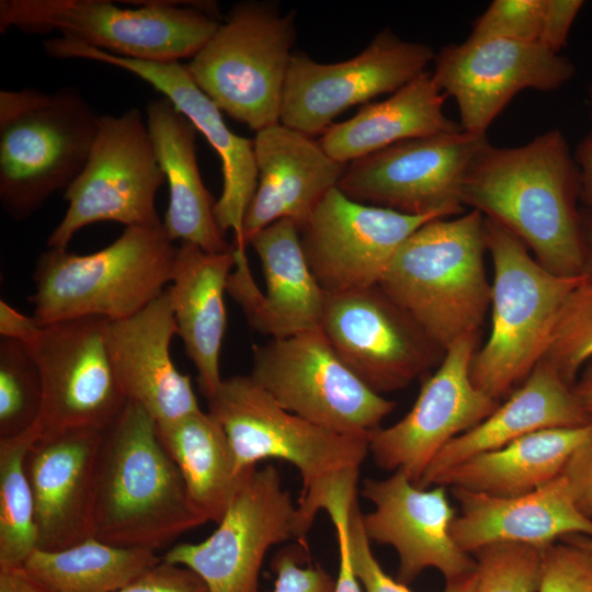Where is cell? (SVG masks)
Returning <instances> with one entry per match:
<instances>
[{
    "mask_svg": "<svg viewBox=\"0 0 592 592\" xmlns=\"http://www.w3.org/2000/svg\"><path fill=\"white\" fill-rule=\"evenodd\" d=\"M561 475L579 510L592 519V434L574 451Z\"/></svg>",
    "mask_w": 592,
    "mask_h": 592,
    "instance_id": "obj_45",
    "label": "cell"
},
{
    "mask_svg": "<svg viewBox=\"0 0 592 592\" xmlns=\"http://www.w3.org/2000/svg\"><path fill=\"white\" fill-rule=\"evenodd\" d=\"M117 592H209L191 569L161 559Z\"/></svg>",
    "mask_w": 592,
    "mask_h": 592,
    "instance_id": "obj_42",
    "label": "cell"
},
{
    "mask_svg": "<svg viewBox=\"0 0 592 592\" xmlns=\"http://www.w3.org/2000/svg\"><path fill=\"white\" fill-rule=\"evenodd\" d=\"M559 540L571 543L581 549H583L585 553H588L592 558V537L583 534H570L567 536H563Z\"/></svg>",
    "mask_w": 592,
    "mask_h": 592,
    "instance_id": "obj_51",
    "label": "cell"
},
{
    "mask_svg": "<svg viewBox=\"0 0 592 592\" xmlns=\"http://www.w3.org/2000/svg\"><path fill=\"white\" fill-rule=\"evenodd\" d=\"M146 123L158 163L169 186L163 227L172 239L206 252L232 250L217 227L214 204L198 170L196 128L164 96L146 105Z\"/></svg>",
    "mask_w": 592,
    "mask_h": 592,
    "instance_id": "obj_29",
    "label": "cell"
},
{
    "mask_svg": "<svg viewBox=\"0 0 592 592\" xmlns=\"http://www.w3.org/2000/svg\"><path fill=\"white\" fill-rule=\"evenodd\" d=\"M592 423L573 388L540 361L527 378L482 422L447 443L432 459L419 482L430 488L446 469L494 451L533 432Z\"/></svg>",
    "mask_w": 592,
    "mask_h": 592,
    "instance_id": "obj_27",
    "label": "cell"
},
{
    "mask_svg": "<svg viewBox=\"0 0 592 592\" xmlns=\"http://www.w3.org/2000/svg\"><path fill=\"white\" fill-rule=\"evenodd\" d=\"M433 62V81L455 99L460 127L476 135H486L522 90L554 91L574 73L568 58L538 42L499 38L449 44L435 54Z\"/></svg>",
    "mask_w": 592,
    "mask_h": 592,
    "instance_id": "obj_19",
    "label": "cell"
},
{
    "mask_svg": "<svg viewBox=\"0 0 592 592\" xmlns=\"http://www.w3.org/2000/svg\"><path fill=\"white\" fill-rule=\"evenodd\" d=\"M451 490L459 505L451 535L468 554L497 543L543 549L570 534L592 537V519L579 510L562 475L532 492L509 498Z\"/></svg>",
    "mask_w": 592,
    "mask_h": 592,
    "instance_id": "obj_26",
    "label": "cell"
},
{
    "mask_svg": "<svg viewBox=\"0 0 592 592\" xmlns=\"http://www.w3.org/2000/svg\"><path fill=\"white\" fill-rule=\"evenodd\" d=\"M431 46L379 31L356 56L323 64L303 52L291 58L281 109V123L306 135L322 134L351 106L395 93L425 72L434 60Z\"/></svg>",
    "mask_w": 592,
    "mask_h": 592,
    "instance_id": "obj_14",
    "label": "cell"
},
{
    "mask_svg": "<svg viewBox=\"0 0 592 592\" xmlns=\"http://www.w3.org/2000/svg\"><path fill=\"white\" fill-rule=\"evenodd\" d=\"M355 499L357 497L338 501L327 510L335 528L339 546V570L333 592H365L354 571L349 544V514Z\"/></svg>",
    "mask_w": 592,
    "mask_h": 592,
    "instance_id": "obj_44",
    "label": "cell"
},
{
    "mask_svg": "<svg viewBox=\"0 0 592 592\" xmlns=\"http://www.w3.org/2000/svg\"><path fill=\"white\" fill-rule=\"evenodd\" d=\"M320 329L344 364L382 396L406 388L445 354L378 285L326 294Z\"/></svg>",
    "mask_w": 592,
    "mask_h": 592,
    "instance_id": "obj_15",
    "label": "cell"
},
{
    "mask_svg": "<svg viewBox=\"0 0 592 592\" xmlns=\"http://www.w3.org/2000/svg\"><path fill=\"white\" fill-rule=\"evenodd\" d=\"M591 434L592 423L533 432L446 469L432 487L503 498L522 496L560 476L571 455Z\"/></svg>",
    "mask_w": 592,
    "mask_h": 592,
    "instance_id": "obj_31",
    "label": "cell"
},
{
    "mask_svg": "<svg viewBox=\"0 0 592 592\" xmlns=\"http://www.w3.org/2000/svg\"><path fill=\"white\" fill-rule=\"evenodd\" d=\"M592 360V285L582 281L567 298L542 361L573 387Z\"/></svg>",
    "mask_w": 592,
    "mask_h": 592,
    "instance_id": "obj_36",
    "label": "cell"
},
{
    "mask_svg": "<svg viewBox=\"0 0 592 592\" xmlns=\"http://www.w3.org/2000/svg\"><path fill=\"white\" fill-rule=\"evenodd\" d=\"M572 388L582 408L592 418V360L582 368Z\"/></svg>",
    "mask_w": 592,
    "mask_h": 592,
    "instance_id": "obj_50",
    "label": "cell"
},
{
    "mask_svg": "<svg viewBox=\"0 0 592 592\" xmlns=\"http://www.w3.org/2000/svg\"><path fill=\"white\" fill-rule=\"evenodd\" d=\"M43 398L37 362L24 343L0 339V437L23 433L38 419Z\"/></svg>",
    "mask_w": 592,
    "mask_h": 592,
    "instance_id": "obj_35",
    "label": "cell"
},
{
    "mask_svg": "<svg viewBox=\"0 0 592 592\" xmlns=\"http://www.w3.org/2000/svg\"><path fill=\"white\" fill-rule=\"evenodd\" d=\"M163 226L125 227L110 246L79 255L48 248L38 257L30 297L39 326L81 317H130L171 283L178 247Z\"/></svg>",
    "mask_w": 592,
    "mask_h": 592,
    "instance_id": "obj_5",
    "label": "cell"
},
{
    "mask_svg": "<svg viewBox=\"0 0 592 592\" xmlns=\"http://www.w3.org/2000/svg\"><path fill=\"white\" fill-rule=\"evenodd\" d=\"M103 431L41 435L25 468L35 505L37 549L60 550L94 536L96 460Z\"/></svg>",
    "mask_w": 592,
    "mask_h": 592,
    "instance_id": "obj_23",
    "label": "cell"
},
{
    "mask_svg": "<svg viewBox=\"0 0 592 592\" xmlns=\"http://www.w3.org/2000/svg\"><path fill=\"white\" fill-rule=\"evenodd\" d=\"M100 115L72 87L0 91V203L16 220L66 190L83 169Z\"/></svg>",
    "mask_w": 592,
    "mask_h": 592,
    "instance_id": "obj_7",
    "label": "cell"
},
{
    "mask_svg": "<svg viewBox=\"0 0 592 592\" xmlns=\"http://www.w3.org/2000/svg\"><path fill=\"white\" fill-rule=\"evenodd\" d=\"M107 321L81 317L41 326L27 345L42 377L41 435L104 431L127 403L107 351Z\"/></svg>",
    "mask_w": 592,
    "mask_h": 592,
    "instance_id": "obj_16",
    "label": "cell"
},
{
    "mask_svg": "<svg viewBox=\"0 0 592 592\" xmlns=\"http://www.w3.org/2000/svg\"><path fill=\"white\" fill-rule=\"evenodd\" d=\"M207 401L208 412L227 435L238 471L270 458L297 468L303 482L296 502L303 538L332 499L357 491L369 437L340 434L285 410L249 375L223 379Z\"/></svg>",
    "mask_w": 592,
    "mask_h": 592,
    "instance_id": "obj_3",
    "label": "cell"
},
{
    "mask_svg": "<svg viewBox=\"0 0 592 592\" xmlns=\"http://www.w3.org/2000/svg\"><path fill=\"white\" fill-rule=\"evenodd\" d=\"M235 247L210 253L191 242L178 247L167 287L177 335L192 361L201 394L208 399L220 386L219 355L226 332L225 293L235 267Z\"/></svg>",
    "mask_w": 592,
    "mask_h": 592,
    "instance_id": "obj_28",
    "label": "cell"
},
{
    "mask_svg": "<svg viewBox=\"0 0 592 592\" xmlns=\"http://www.w3.org/2000/svg\"><path fill=\"white\" fill-rule=\"evenodd\" d=\"M265 282L255 284L246 249L236 248L227 293L241 307L249 326L271 339H284L320 328L326 294L305 259L296 224L283 218L250 240Z\"/></svg>",
    "mask_w": 592,
    "mask_h": 592,
    "instance_id": "obj_22",
    "label": "cell"
},
{
    "mask_svg": "<svg viewBox=\"0 0 592 592\" xmlns=\"http://www.w3.org/2000/svg\"><path fill=\"white\" fill-rule=\"evenodd\" d=\"M477 562L475 592H537L540 549L517 543H497L470 554Z\"/></svg>",
    "mask_w": 592,
    "mask_h": 592,
    "instance_id": "obj_37",
    "label": "cell"
},
{
    "mask_svg": "<svg viewBox=\"0 0 592 592\" xmlns=\"http://www.w3.org/2000/svg\"><path fill=\"white\" fill-rule=\"evenodd\" d=\"M295 41L294 12L283 15L276 3L242 1L186 67L221 112L257 133L281 123Z\"/></svg>",
    "mask_w": 592,
    "mask_h": 592,
    "instance_id": "obj_9",
    "label": "cell"
},
{
    "mask_svg": "<svg viewBox=\"0 0 592 592\" xmlns=\"http://www.w3.org/2000/svg\"><path fill=\"white\" fill-rule=\"evenodd\" d=\"M487 250L478 210L435 218L401 244L378 286L445 352L483 323L492 291Z\"/></svg>",
    "mask_w": 592,
    "mask_h": 592,
    "instance_id": "obj_4",
    "label": "cell"
},
{
    "mask_svg": "<svg viewBox=\"0 0 592 592\" xmlns=\"http://www.w3.org/2000/svg\"><path fill=\"white\" fill-rule=\"evenodd\" d=\"M164 181L140 110L100 116L89 158L65 190L68 207L49 235L47 247L67 249L81 228L100 221L125 227L163 226L156 196Z\"/></svg>",
    "mask_w": 592,
    "mask_h": 592,
    "instance_id": "obj_11",
    "label": "cell"
},
{
    "mask_svg": "<svg viewBox=\"0 0 592 592\" xmlns=\"http://www.w3.org/2000/svg\"><path fill=\"white\" fill-rule=\"evenodd\" d=\"M544 0H494L473 23L467 39L538 42Z\"/></svg>",
    "mask_w": 592,
    "mask_h": 592,
    "instance_id": "obj_38",
    "label": "cell"
},
{
    "mask_svg": "<svg viewBox=\"0 0 592 592\" xmlns=\"http://www.w3.org/2000/svg\"><path fill=\"white\" fill-rule=\"evenodd\" d=\"M41 326L33 317H27L10 306L3 299L0 300V335L32 344L41 331Z\"/></svg>",
    "mask_w": 592,
    "mask_h": 592,
    "instance_id": "obj_46",
    "label": "cell"
},
{
    "mask_svg": "<svg viewBox=\"0 0 592 592\" xmlns=\"http://www.w3.org/2000/svg\"><path fill=\"white\" fill-rule=\"evenodd\" d=\"M175 334L167 288L137 314L106 326L107 351L124 397L156 423L201 410L191 377L172 361L170 345Z\"/></svg>",
    "mask_w": 592,
    "mask_h": 592,
    "instance_id": "obj_24",
    "label": "cell"
},
{
    "mask_svg": "<svg viewBox=\"0 0 592 592\" xmlns=\"http://www.w3.org/2000/svg\"><path fill=\"white\" fill-rule=\"evenodd\" d=\"M581 230L583 244V261L581 277L592 285V210L585 209L581 213Z\"/></svg>",
    "mask_w": 592,
    "mask_h": 592,
    "instance_id": "obj_49",
    "label": "cell"
},
{
    "mask_svg": "<svg viewBox=\"0 0 592 592\" xmlns=\"http://www.w3.org/2000/svg\"><path fill=\"white\" fill-rule=\"evenodd\" d=\"M435 218L363 204L334 187L299 229L300 244L325 294L367 288L379 284L401 244Z\"/></svg>",
    "mask_w": 592,
    "mask_h": 592,
    "instance_id": "obj_18",
    "label": "cell"
},
{
    "mask_svg": "<svg viewBox=\"0 0 592 592\" xmlns=\"http://www.w3.org/2000/svg\"><path fill=\"white\" fill-rule=\"evenodd\" d=\"M140 3L129 9L105 0H1L0 32H56L116 56L173 62L192 58L220 24L213 4Z\"/></svg>",
    "mask_w": 592,
    "mask_h": 592,
    "instance_id": "obj_8",
    "label": "cell"
},
{
    "mask_svg": "<svg viewBox=\"0 0 592 592\" xmlns=\"http://www.w3.org/2000/svg\"><path fill=\"white\" fill-rule=\"evenodd\" d=\"M580 175L559 130L525 145L488 144L471 163L460 202L516 236L536 261L559 276H581Z\"/></svg>",
    "mask_w": 592,
    "mask_h": 592,
    "instance_id": "obj_1",
    "label": "cell"
},
{
    "mask_svg": "<svg viewBox=\"0 0 592 592\" xmlns=\"http://www.w3.org/2000/svg\"><path fill=\"white\" fill-rule=\"evenodd\" d=\"M592 121V86L589 90ZM574 160L580 175V200L587 209L592 210V127L577 147Z\"/></svg>",
    "mask_w": 592,
    "mask_h": 592,
    "instance_id": "obj_47",
    "label": "cell"
},
{
    "mask_svg": "<svg viewBox=\"0 0 592 592\" xmlns=\"http://www.w3.org/2000/svg\"><path fill=\"white\" fill-rule=\"evenodd\" d=\"M0 592H52L23 567L0 569Z\"/></svg>",
    "mask_w": 592,
    "mask_h": 592,
    "instance_id": "obj_48",
    "label": "cell"
},
{
    "mask_svg": "<svg viewBox=\"0 0 592 592\" xmlns=\"http://www.w3.org/2000/svg\"><path fill=\"white\" fill-rule=\"evenodd\" d=\"M485 220L493 263L491 331L473 357L470 378L476 388L500 401L544 358L561 309L583 278L547 271L516 236Z\"/></svg>",
    "mask_w": 592,
    "mask_h": 592,
    "instance_id": "obj_6",
    "label": "cell"
},
{
    "mask_svg": "<svg viewBox=\"0 0 592 592\" xmlns=\"http://www.w3.org/2000/svg\"><path fill=\"white\" fill-rule=\"evenodd\" d=\"M273 592H333V579L320 566H301L295 551L283 550L273 559Z\"/></svg>",
    "mask_w": 592,
    "mask_h": 592,
    "instance_id": "obj_41",
    "label": "cell"
},
{
    "mask_svg": "<svg viewBox=\"0 0 592 592\" xmlns=\"http://www.w3.org/2000/svg\"><path fill=\"white\" fill-rule=\"evenodd\" d=\"M479 333L452 344L398 422L371 433L368 451L382 469L405 471L417 485L432 459L456 436L487 419L500 401L471 382L470 365Z\"/></svg>",
    "mask_w": 592,
    "mask_h": 592,
    "instance_id": "obj_17",
    "label": "cell"
},
{
    "mask_svg": "<svg viewBox=\"0 0 592 592\" xmlns=\"http://www.w3.org/2000/svg\"><path fill=\"white\" fill-rule=\"evenodd\" d=\"M357 499L350 508L349 544L354 571L365 592H412L406 584L389 577L374 556L361 522ZM477 570L460 580L446 582L443 592H475Z\"/></svg>",
    "mask_w": 592,
    "mask_h": 592,
    "instance_id": "obj_39",
    "label": "cell"
},
{
    "mask_svg": "<svg viewBox=\"0 0 592 592\" xmlns=\"http://www.w3.org/2000/svg\"><path fill=\"white\" fill-rule=\"evenodd\" d=\"M361 496L373 511L361 514L367 539L391 546L399 558L397 579L411 583L423 570L434 568L453 582L476 572L475 558L451 535L456 513L446 487L420 488L402 470L383 479L366 478Z\"/></svg>",
    "mask_w": 592,
    "mask_h": 592,
    "instance_id": "obj_21",
    "label": "cell"
},
{
    "mask_svg": "<svg viewBox=\"0 0 592 592\" xmlns=\"http://www.w3.org/2000/svg\"><path fill=\"white\" fill-rule=\"evenodd\" d=\"M39 436L36 422L21 434L0 437V569L23 567L37 549L35 505L25 460Z\"/></svg>",
    "mask_w": 592,
    "mask_h": 592,
    "instance_id": "obj_34",
    "label": "cell"
},
{
    "mask_svg": "<svg viewBox=\"0 0 592 592\" xmlns=\"http://www.w3.org/2000/svg\"><path fill=\"white\" fill-rule=\"evenodd\" d=\"M258 186L243 221V241L276 220L298 230L328 192L338 187L346 164L331 158L319 140L277 123L253 138Z\"/></svg>",
    "mask_w": 592,
    "mask_h": 592,
    "instance_id": "obj_25",
    "label": "cell"
},
{
    "mask_svg": "<svg viewBox=\"0 0 592 592\" xmlns=\"http://www.w3.org/2000/svg\"><path fill=\"white\" fill-rule=\"evenodd\" d=\"M583 3L582 0H544L538 43L559 54Z\"/></svg>",
    "mask_w": 592,
    "mask_h": 592,
    "instance_id": "obj_43",
    "label": "cell"
},
{
    "mask_svg": "<svg viewBox=\"0 0 592 592\" xmlns=\"http://www.w3.org/2000/svg\"><path fill=\"white\" fill-rule=\"evenodd\" d=\"M45 53L53 58L89 59L124 69L161 92L203 134L219 156L223 190L214 204V217L224 236L232 230L235 247L247 248L243 221L258 186L253 139L239 136L228 128L221 110L197 87L186 65L125 58L60 36L45 43Z\"/></svg>",
    "mask_w": 592,
    "mask_h": 592,
    "instance_id": "obj_20",
    "label": "cell"
},
{
    "mask_svg": "<svg viewBox=\"0 0 592 592\" xmlns=\"http://www.w3.org/2000/svg\"><path fill=\"white\" fill-rule=\"evenodd\" d=\"M161 444L175 463L187 493L208 522L218 524L247 477L240 473L220 424L202 410L157 423Z\"/></svg>",
    "mask_w": 592,
    "mask_h": 592,
    "instance_id": "obj_32",
    "label": "cell"
},
{
    "mask_svg": "<svg viewBox=\"0 0 592 592\" xmlns=\"http://www.w3.org/2000/svg\"><path fill=\"white\" fill-rule=\"evenodd\" d=\"M294 538H303L296 503L276 467L266 465L247 477L206 539L178 544L162 559L191 569L209 592H261L265 555Z\"/></svg>",
    "mask_w": 592,
    "mask_h": 592,
    "instance_id": "obj_13",
    "label": "cell"
},
{
    "mask_svg": "<svg viewBox=\"0 0 592 592\" xmlns=\"http://www.w3.org/2000/svg\"><path fill=\"white\" fill-rule=\"evenodd\" d=\"M559 542L540 549L537 592H592L591 556L571 543Z\"/></svg>",
    "mask_w": 592,
    "mask_h": 592,
    "instance_id": "obj_40",
    "label": "cell"
},
{
    "mask_svg": "<svg viewBox=\"0 0 592 592\" xmlns=\"http://www.w3.org/2000/svg\"><path fill=\"white\" fill-rule=\"evenodd\" d=\"M486 135L464 129L397 143L346 164L338 189L349 198L399 213L463 214L460 190Z\"/></svg>",
    "mask_w": 592,
    "mask_h": 592,
    "instance_id": "obj_12",
    "label": "cell"
},
{
    "mask_svg": "<svg viewBox=\"0 0 592 592\" xmlns=\"http://www.w3.org/2000/svg\"><path fill=\"white\" fill-rule=\"evenodd\" d=\"M249 376L285 410L340 434L369 437L396 407L344 364L320 328L253 344Z\"/></svg>",
    "mask_w": 592,
    "mask_h": 592,
    "instance_id": "obj_10",
    "label": "cell"
},
{
    "mask_svg": "<svg viewBox=\"0 0 592 592\" xmlns=\"http://www.w3.org/2000/svg\"><path fill=\"white\" fill-rule=\"evenodd\" d=\"M445 99L425 71L388 99L368 102L351 118L330 125L319 143L348 164L400 141L463 129L444 114Z\"/></svg>",
    "mask_w": 592,
    "mask_h": 592,
    "instance_id": "obj_30",
    "label": "cell"
},
{
    "mask_svg": "<svg viewBox=\"0 0 592 592\" xmlns=\"http://www.w3.org/2000/svg\"><path fill=\"white\" fill-rule=\"evenodd\" d=\"M160 560L155 550L92 536L60 550L36 549L23 568L52 592H117Z\"/></svg>",
    "mask_w": 592,
    "mask_h": 592,
    "instance_id": "obj_33",
    "label": "cell"
},
{
    "mask_svg": "<svg viewBox=\"0 0 592 592\" xmlns=\"http://www.w3.org/2000/svg\"><path fill=\"white\" fill-rule=\"evenodd\" d=\"M205 522L159 440L156 421L127 401L100 443L94 536L111 545L156 551Z\"/></svg>",
    "mask_w": 592,
    "mask_h": 592,
    "instance_id": "obj_2",
    "label": "cell"
}]
</instances>
